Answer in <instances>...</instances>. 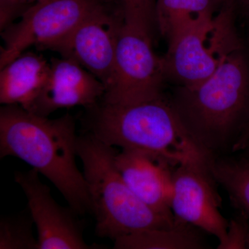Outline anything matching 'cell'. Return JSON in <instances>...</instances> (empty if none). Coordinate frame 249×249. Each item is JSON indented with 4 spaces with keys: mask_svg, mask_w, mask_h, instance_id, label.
Returning a JSON list of instances; mask_svg holds the SVG:
<instances>
[{
    "mask_svg": "<svg viewBox=\"0 0 249 249\" xmlns=\"http://www.w3.org/2000/svg\"><path fill=\"white\" fill-rule=\"evenodd\" d=\"M249 144V121L232 149V153L243 150Z\"/></svg>",
    "mask_w": 249,
    "mask_h": 249,
    "instance_id": "ffe728a7",
    "label": "cell"
},
{
    "mask_svg": "<svg viewBox=\"0 0 249 249\" xmlns=\"http://www.w3.org/2000/svg\"><path fill=\"white\" fill-rule=\"evenodd\" d=\"M187 130L214 157L232 152L249 121V61L243 49L227 55L213 74L171 99Z\"/></svg>",
    "mask_w": 249,
    "mask_h": 249,
    "instance_id": "3957f363",
    "label": "cell"
},
{
    "mask_svg": "<svg viewBox=\"0 0 249 249\" xmlns=\"http://www.w3.org/2000/svg\"><path fill=\"white\" fill-rule=\"evenodd\" d=\"M0 70V103L29 111L49 79L51 62L39 54L24 52Z\"/></svg>",
    "mask_w": 249,
    "mask_h": 249,
    "instance_id": "4fadbf2b",
    "label": "cell"
},
{
    "mask_svg": "<svg viewBox=\"0 0 249 249\" xmlns=\"http://www.w3.org/2000/svg\"><path fill=\"white\" fill-rule=\"evenodd\" d=\"M76 123L70 114L50 119L18 106L0 109V158L22 160L48 178L78 214L91 211L84 174L76 164Z\"/></svg>",
    "mask_w": 249,
    "mask_h": 249,
    "instance_id": "7a4b0ae2",
    "label": "cell"
},
{
    "mask_svg": "<svg viewBox=\"0 0 249 249\" xmlns=\"http://www.w3.org/2000/svg\"><path fill=\"white\" fill-rule=\"evenodd\" d=\"M171 210L177 222L186 223L214 236L221 249L229 222L219 211L222 199L211 170L181 165L173 170Z\"/></svg>",
    "mask_w": 249,
    "mask_h": 249,
    "instance_id": "ba28073f",
    "label": "cell"
},
{
    "mask_svg": "<svg viewBox=\"0 0 249 249\" xmlns=\"http://www.w3.org/2000/svg\"><path fill=\"white\" fill-rule=\"evenodd\" d=\"M124 24L123 14H113L103 6L80 23L52 51L58 52L62 58L78 62L107 89L112 77L116 47Z\"/></svg>",
    "mask_w": 249,
    "mask_h": 249,
    "instance_id": "30bf717a",
    "label": "cell"
},
{
    "mask_svg": "<svg viewBox=\"0 0 249 249\" xmlns=\"http://www.w3.org/2000/svg\"><path fill=\"white\" fill-rule=\"evenodd\" d=\"M106 87L91 72L71 59L55 58L51 62L49 79L30 112L48 116L65 108H89L100 102Z\"/></svg>",
    "mask_w": 249,
    "mask_h": 249,
    "instance_id": "8fae6325",
    "label": "cell"
},
{
    "mask_svg": "<svg viewBox=\"0 0 249 249\" xmlns=\"http://www.w3.org/2000/svg\"><path fill=\"white\" fill-rule=\"evenodd\" d=\"M39 174L32 168L14 175L15 181L27 196L28 209L37 229L38 249L99 248L85 242L78 214L71 207H62L55 201Z\"/></svg>",
    "mask_w": 249,
    "mask_h": 249,
    "instance_id": "9c48e42d",
    "label": "cell"
},
{
    "mask_svg": "<svg viewBox=\"0 0 249 249\" xmlns=\"http://www.w3.org/2000/svg\"><path fill=\"white\" fill-rule=\"evenodd\" d=\"M152 39L124 24L116 47L110 84L103 101L129 105L163 96L165 76L163 58L157 56Z\"/></svg>",
    "mask_w": 249,
    "mask_h": 249,
    "instance_id": "52a82bcc",
    "label": "cell"
},
{
    "mask_svg": "<svg viewBox=\"0 0 249 249\" xmlns=\"http://www.w3.org/2000/svg\"><path fill=\"white\" fill-rule=\"evenodd\" d=\"M219 1L222 3V4H225L226 2H227V1H230V0H219Z\"/></svg>",
    "mask_w": 249,
    "mask_h": 249,
    "instance_id": "603a6c76",
    "label": "cell"
},
{
    "mask_svg": "<svg viewBox=\"0 0 249 249\" xmlns=\"http://www.w3.org/2000/svg\"><path fill=\"white\" fill-rule=\"evenodd\" d=\"M223 6L219 0H156V22L168 43L212 19Z\"/></svg>",
    "mask_w": 249,
    "mask_h": 249,
    "instance_id": "5bb4252c",
    "label": "cell"
},
{
    "mask_svg": "<svg viewBox=\"0 0 249 249\" xmlns=\"http://www.w3.org/2000/svg\"><path fill=\"white\" fill-rule=\"evenodd\" d=\"M85 132L111 147L160 156L174 167L193 165L211 170L215 157L188 132L164 95L134 104L101 100L87 108Z\"/></svg>",
    "mask_w": 249,
    "mask_h": 249,
    "instance_id": "6da1fadb",
    "label": "cell"
},
{
    "mask_svg": "<svg viewBox=\"0 0 249 249\" xmlns=\"http://www.w3.org/2000/svg\"><path fill=\"white\" fill-rule=\"evenodd\" d=\"M102 0H40L26 10L18 22L1 31L0 69L29 47L53 50L96 10Z\"/></svg>",
    "mask_w": 249,
    "mask_h": 249,
    "instance_id": "8992f818",
    "label": "cell"
},
{
    "mask_svg": "<svg viewBox=\"0 0 249 249\" xmlns=\"http://www.w3.org/2000/svg\"><path fill=\"white\" fill-rule=\"evenodd\" d=\"M203 231L186 223L133 232L114 241L116 249H204L209 248Z\"/></svg>",
    "mask_w": 249,
    "mask_h": 249,
    "instance_id": "9a60e30c",
    "label": "cell"
},
{
    "mask_svg": "<svg viewBox=\"0 0 249 249\" xmlns=\"http://www.w3.org/2000/svg\"><path fill=\"white\" fill-rule=\"evenodd\" d=\"M116 166L139 199L157 213L175 219L171 210L174 167L160 156L134 150H121Z\"/></svg>",
    "mask_w": 249,
    "mask_h": 249,
    "instance_id": "7c38bea8",
    "label": "cell"
},
{
    "mask_svg": "<svg viewBox=\"0 0 249 249\" xmlns=\"http://www.w3.org/2000/svg\"><path fill=\"white\" fill-rule=\"evenodd\" d=\"M235 0L223 4L209 22L168 43L163 57L166 78L193 88L212 76L229 54L243 49L235 25Z\"/></svg>",
    "mask_w": 249,
    "mask_h": 249,
    "instance_id": "5b68a950",
    "label": "cell"
},
{
    "mask_svg": "<svg viewBox=\"0 0 249 249\" xmlns=\"http://www.w3.org/2000/svg\"><path fill=\"white\" fill-rule=\"evenodd\" d=\"M126 25L151 37L157 27L156 0H121Z\"/></svg>",
    "mask_w": 249,
    "mask_h": 249,
    "instance_id": "ac0fdd59",
    "label": "cell"
},
{
    "mask_svg": "<svg viewBox=\"0 0 249 249\" xmlns=\"http://www.w3.org/2000/svg\"><path fill=\"white\" fill-rule=\"evenodd\" d=\"M117 152L91 134L78 136L77 154L83 163L97 235L114 241L133 232L173 227L175 219L157 213L129 188L116 166Z\"/></svg>",
    "mask_w": 249,
    "mask_h": 249,
    "instance_id": "277c9868",
    "label": "cell"
},
{
    "mask_svg": "<svg viewBox=\"0 0 249 249\" xmlns=\"http://www.w3.org/2000/svg\"><path fill=\"white\" fill-rule=\"evenodd\" d=\"M241 152H242V155H245V157H248L249 159V144L248 145H247V147H245V149H244L243 150H242Z\"/></svg>",
    "mask_w": 249,
    "mask_h": 249,
    "instance_id": "7402d4cb",
    "label": "cell"
},
{
    "mask_svg": "<svg viewBox=\"0 0 249 249\" xmlns=\"http://www.w3.org/2000/svg\"><path fill=\"white\" fill-rule=\"evenodd\" d=\"M40 0H0L1 31L12 24L14 19Z\"/></svg>",
    "mask_w": 249,
    "mask_h": 249,
    "instance_id": "d6986e66",
    "label": "cell"
},
{
    "mask_svg": "<svg viewBox=\"0 0 249 249\" xmlns=\"http://www.w3.org/2000/svg\"><path fill=\"white\" fill-rule=\"evenodd\" d=\"M29 209L0 219V249H38Z\"/></svg>",
    "mask_w": 249,
    "mask_h": 249,
    "instance_id": "e0dca14e",
    "label": "cell"
},
{
    "mask_svg": "<svg viewBox=\"0 0 249 249\" xmlns=\"http://www.w3.org/2000/svg\"><path fill=\"white\" fill-rule=\"evenodd\" d=\"M236 3L237 6L240 5L246 16L249 18V0H236Z\"/></svg>",
    "mask_w": 249,
    "mask_h": 249,
    "instance_id": "44dd1931",
    "label": "cell"
},
{
    "mask_svg": "<svg viewBox=\"0 0 249 249\" xmlns=\"http://www.w3.org/2000/svg\"><path fill=\"white\" fill-rule=\"evenodd\" d=\"M211 173L227 191L232 205L249 219V159L222 155L216 157Z\"/></svg>",
    "mask_w": 249,
    "mask_h": 249,
    "instance_id": "2e32d148",
    "label": "cell"
}]
</instances>
